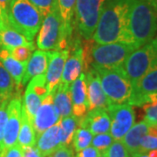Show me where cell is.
I'll use <instances>...</instances> for the list:
<instances>
[{
  "label": "cell",
  "instance_id": "5b68a950",
  "mask_svg": "<svg viewBox=\"0 0 157 157\" xmlns=\"http://www.w3.org/2000/svg\"><path fill=\"white\" fill-rule=\"evenodd\" d=\"M71 39L63 25L58 6L44 17L37 36L39 50L54 51L68 48Z\"/></svg>",
  "mask_w": 157,
  "mask_h": 157
},
{
  "label": "cell",
  "instance_id": "f546056e",
  "mask_svg": "<svg viewBox=\"0 0 157 157\" xmlns=\"http://www.w3.org/2000/svg\"><path fill=\"white\" fill-rule=\"evenodd\" d=\"M151 150H157V125L149 126L140 142V154Z\"/></svg>",
  "mask_w": 157,
  "mask_h": 157
},
{
  "label": "cell",
  "instance_id": "277c9868",
  "mask_svg": "<svg viewBox=\"0 0 157 157\" xmlns=\"http://www.w3.org/2000/svg\"><path fill=\"white\" fill-rule=\"evenodd\" d=\"M7 22L13 29L33 42L43 17L29 0H11L6 11Z\"/></svg>",
  "mask_w": 157,
  "mask_h": 157
},
{
  "label": "cell",
  "instance_id": "681fc988",
  "mask_svg": "<svg viewBox=\"0 0 157 157\" xmlns=\"http://www.w3.org/2000/svg\"><path fill=\"white\" fill-rule=\"evenodd\" d=\"M0 155H1V152H0Z\"/></svg>",
  "mask_w": 157,
  "mask_h": 157
},
{
  "label": "cell",
  "instance_id": "cb8c5ba5",
  "mask_svg": "<svg viewBox=\"0 0 157 157\" xmlns=\"http://www.w3.org/2000/svg\"><path fill=\"white\" fill-rule=\"evenodd\" d=\"M70 86L59 83L53 94V102L57 112L60 118L73 115L72 100L70 94Z\"/></svg>",
  "mask_w": 157,
  "mask_h": 157
},
{
  "label": "cell",
  "instance_id": "ab89813d",
  "mask_svg": "<svg viewBox=\"0 0 157 157\" xmlns=\"http://www.w3.org/2000/svg\"><path fill=\"white\" fill-rule=\"evenodd\" d=\"M22 157H42L36 147H31L23 149Z\"/></svg>",
  "mask_w": 157,
  "mask_h": 157
},
{
  "label": "cell",
  "instance_id": "ee69618b",
  "mask_svg": "<svg viewBox=\"0 0 157 157\" xmlns=\"http://www.w3.org/2000/svg\"><path fill=\"white\" fill-rule=\"evenodd\" d=\"M2 19H7V15H6V11L2 9V7L0 6V20Z\"/></svg>",
  "mask_w": 157,
  "mask_h": 157
},
{
  "label": "cell",
  "instance_id": "b9f144b4",
  "mask_svg": "<svg viewBox=\"0 0 157 157\" xmlns=\"http://www.w3.org/2000/svg\"><path fill=\"white\" fill-rule=\"evenodd\" d=\"M11 1V0H0V6L2 7V9L5 10L6 11H7L8 6L10 5Z\"/></svg>",
  "mask_w": 157,
  "mask_h": 157
},
{
  "label": "cell",
  "instance_id": "4dcf8cb0",
  "mask_svg": "<svg viewBox=\"0 0 157 157\" xmlns=\"http://www.w3.org/2000/svg\"><path fill=\"white\" fill-rule=\"evenodd\" d=\"M113 140H114L113 139V137L109 133L99 134V135H95L94 136H93L91 145L100 152L101 155H102L109 147L111 146Z\"/></svg>",
  "mask_w": 157,
  "mask_h": 157
},
{
  "label": "cell",
  "instance_id": "9c48e42d",
  "mask_svg": "<svg viewBox=\"0 0 157 157\" xmlns=\"http://www.w3.org/2000/svg\"><path fill=\"white\" fill-rule=\"evenodd\" d=\"M111 126L109 134L114 140H121L135 122V113L128 103L111 104L107 108Z\"/></svg>",
  "mask_w": 157,
  "mask_h": 157
},
{
  "label": "cell",
  "instance_id": "ac0fdd59",
  "mask_svg": "<svg viewBox=\"0 0 157 157\" xmlns=\"http://www.w3.org/2000/svg\"><path fill=\"white\" fill-rule=\"evenodd\" d=\"M111 121L107 109L97 108L90 110L78 121V127L88 129L93 135L109 133Z\"/></svg>",
  "mask_w": 157,
  "mask_h": 157
},
{
  "label": "cell",
  "instance_id": "7c38bea8",
  "mask_svg": "<svg viewBox=\"0 0 157 157\" xmlns=\"http://www.w3.org/2000/svg\"><path fill=\"white\" fill-rule=\"evenodd\" d=\"M47 95L46 80L45 74H39L32 78L25 89L23 105L32 121L42 101Z\"/></svg>",
  "mask_w": 157,
  "mask_h": 157
},
{
  "label": "cell",
  "instance_id": "e575fe53",
  "mask_svg": "<svg viewBox=\"0 0 157 157\" xmlns=\"http://www.w3.org/2000/svg\"><path fill=\"white\" fill-rule=\"evenodd\" d=\"M33 5L38 11L40 12L42 17H45L52 9L57 6V0H29Z\"/></svg>",
  "mask_w": 157,
  "mask_h": 157
},
{
  "label": "cell",
  "instance_id": "9a60e30c",
  "mask_svg": "<svg viewBox=\"0 0 157 157\" xmlns=\"http://www.w3.org/2000/svg\"><path fill=\"white\" fill-rule=\"evenodd\" d=\"M85 76L88 101V111L97 108L107 109L110 104L102 89L97 72L94 68H89L85 73Z\"/></svg>",
  "mask_w": 157,
  "mask_h": 157
},
{
  "label": "cell",
  "instance_id": "e0dca14e",
  "mask_svg": "<svg viewBox=\"0 0 157 157\" xmlns=\"http://www.w3.org/2000/svg\"><path fill=\"white\" fill-rule=\"evenodd\" d=\"M84 62H83V50L79 40H76L73 44L72 53L68 56L65 63L64 70L62 73L60 82L70 86L78 76L83 73Z\"/></svg>",
  "mask_w": 157,
  "mask_h": 157
},
{
  "label": "cell",
  "instance_id": "8d00e7d4",
  "mask_svg": "<svg viewBox=\"0 0 157 157\" xmlns=\"http://www.w3.org/2000/svg\"><path fill=\"white\" fill-rule=\"evenodd\" d=\"M48 157H74L72 146H60Z\"/></svg>",
  "mask_w": 157,
  "mask_h": 157
},
{
  "label": "cell",
  "instance_id": "7402d4cb",
  "mask_svg": "<svg viewBox=\"0 0 157 157\" xmlns=\"http://www.w3.org/2000/svg\"><path fill=\"white\" fill-rule=\"evenodd\" d=\"M148 128L149 125L143 120L134 124V126L124 135L121 141L131 157L137 156L140 154V140L147 134Z\"/></svg>",
  "mask_w": 157,
  "mask_h": 157
},
{
  "label": "cell",
  "instance_id": "44dd1931",
  "mask_svg": "<svg viewBox=\"0 0 157 157\" xmlns=\"http://www.w3.org/2000/svg\"><path fill=\"white\" fill-rule=\"evenodd\" d=\"M50 57V51L35 50L29 59L25 73L22 79V86H25L32 78L39 75L45 74L47 70Z\"/></svg>",
  "mask_w": 157,
  "mask_h": 157
},
{
  "label": "cell",
  "instance_id": "d6a6232c",
  "mask_svg": "<svg viewBox=\"0 0 157 157\" xmlns=\"http://www.w3.org/2000/svg\"><path fill=\"white\" fill-rule=\"evenodd\" d=\"M11 98L6 99L0 105V152L4 150L3 140H4L5 129H6L7 118H8V105Z\"/></svg>",
  "mask_w": 157,
  "mask_h": 157
},
{
  "label": "cell",
  "instance_id": "3957f363",
  "mask_svg": "<svg viewBox=\"0 0 157 157\" xmlns=\"http://www.w3.org/2000/svg\"><path fill=\"white\" fill-rule=\"evenodd\" d=\"M157 34V12L144 0H131L128 17V42L137 48Z\"/></svg>",
  "mask_w": 157,
  "mask_h": 157
},
{
  "label": "cell",
  "instance_id": "30bf717a",
  "mask_svg": "<svg viewBox=\"0 0 157 157\" xmlns=\"http://www.w3.org/2000/svg\"><path fill=\"white\" fill-rule=\"evenodd\" d=\"M157 101V64L132 87L128 104L142 107Z\"/></svg>",
  "mask_w": 157,
  "mask_h": 157
},
{
  "label": "cell",
  "instance_id": "ffe728a7",
  "mask_svg": "<svg viewBox=\"0 0 157 157\" xmlns=\"http://www.w3.org/2000/svg\"><path fill=\"white\" fill-rule=\"evenodd\" d=\"M0 41L3 48L9 52L22 45L35 48L33 42L29 41L24 35L12 28L7 22V19L0 20Z\"/></svg>",
  "mask_w": 157,
  "mask_h": 157
},
{
  "label": "cell",
  "instance_id": "52a82bcc",
  "mask_svg": "<svg viewBox=\"0 0 157 157\" xmlns=\"http://www.w3.org/2000/svg\"><path fill=\"white\" fill-rule=\"evenodd\" d=\"M157 64V37L135 50L126 59L121 68L132 87Z\"/></svg>",
  "mask_w": 157,
  "mask_h": 157
},
{
  "label": "cell",
  "instance_id": "7bdbcfd3",
  "mask_svg": "<svg viewBox=\"0 0 157 157\" xmlns=\"http://www.w3.org/2000/svg\"><path fill=\"white\" fill-rule=\"evenodd\" d=\"M157 12V0H144Z\"/></svg>",
  "mask_w": 157,
  "mask_h": 157
},
{
  "label": "cell",
  "instance_id": "8fae6325",
  "mask_svg": "<svg viewBox=\"0 0 157 157\" xmlns=\"http://www.w3.org/2000/svg\"><path fill=\"white\" fill-rule=\"evenodd\" d=\"M20 94V89H17V93L13 94L9 101L8 118L3 140L4 149L9 148L17 144V136L21 124L23 108V99Z\"/></svg>",
  "mask_w": 157,
  "mask_h": 157
},
{
  "label": "cell",
  "instance_id": "60d3db41",
  "mask_svg": "<svg viewBox=\"0 0 157 157\" xmlns=\"http://www.w3.org/2000/svg\"><path fill=\"white\" fill-rule=\"evenodd\" d=\"M135 157H157V150H151V151L141 153Z\"/></svg>",
  "mask_w": 157,
  "mask_h": 157
},
{
  "label": "cell",
  "instance_id": "f6af8a7d",
  "mask_svg": "<svg viewBox=\"0 0 157 157\" xmlns=\"http://www.w3.org/2000/svg\"><path fill=\"white\" fill-rule=\"evenodd\" d=\"M6 99H8V98H4V97H2V96L0 95V105L2 104V102L5 101Z\"/></svg>",
  "mask_w": 157,
  "mask_h": 157
},
{
  "label": "cell",
  "instance_id": "2e32d148",
  "mask_svg": "<svg viewBox=\"0 0 157 157\" xmlns=\"http://www.w3.org/2000/svg\"><path fill=\"white\" fill-rule=\"evenodd\" d=\"M69 88L72 100L73 115L79 121L88 112V101L85 73H81L78 78L72 82Z\"/></svg>",
  "mask_w": 157,
  "mask_h": 157
},
{
  "label": "cell",
  "instance_id": "8992f818",
  "mask_svg": "<svg viewBox=\"0 0 157 157\" xmlns=\"http://www.w3.org/2000/svg\"><path fill=\"white\" fill-rule=\"evenodd\" d=\"M101 80V86L109 104L128 103L132 85L121 67L117 68H94Z\"/></svg>",
  "mask_w": 157,
  "mask_h": 157
},
{
  "label": "cell",
  "instance_id": "d590c367",
  "mask_svg": "<svg viewBox=\"0 0 157 157\" xmlns=\"http://www.w3.org/2000/svg\"><path fill=\"white\" fill-rule=\"evenodd\" d=\"M144 121L149 126L157 125V101L143 106Z\"/></svg>",
  "mask_w": 157,
  "mask_h": 157
},
{
  "label": "cell",
  "instance_id": "bcb514c9",
  "mask_svg": "<svg viewBox=\"0 0 157 157\" xmlns=\"http://www.w3.org/2000/svg\"><path fill=\"white\" fill-rule=\"evenodd\" d=\"M99 157H107V156H105L104 155H99Z\"/></svg>",
  "mask_w": 157,
  "mask_h": 157
},
{
  "label": "cell",
  "instance_id": "6da1fadb",
  "mask_svg": "<svg viewBox=\"0 0 157 157\" xmlns=\"http://www.w3.org/2000/svg\"><path fill=\"white\" fill-rule=\"evenodd\" d=\"M131 0H106L93 36L96 44L128 42V17ZM129 44V43H128Z\"/></svg>",
  "mask_w": 157,
  "mask_h": 157
},
{
  "label": "cell",
  "instance_id": "4316f807",
  "mask_svg": "<svg viewBox=\"0 0 157 157\" xmlns=\"http://www.w3.org/2000/svg\"><path fill=\"white\" fill-rule=\"evenodd\" d=\"M61 146H71L76 129L78 127V120L73 115L61 118L59 121Z\"/></svg>",
  "mask_w": 157,
  "mask_h": 157
},
{
  "label": "cell",
  "instance_id": "836d02e7",
  "mask_svg": "<svg viewBox=\"0 0 157 157\" xmlns=\"http://www.w3.org/2000/svg\"><path fill=\"white\" fill-rule=\"evenodd\" d=\"M35 51V48L30 47V46H17L10 51L11 55L16 60L23 63H27L31 57L33 55V52Z\"/></svg>",
  "mask_w": 157,
  "mask_h": 157
},
{
  "label": "cell",
  "instance_id": "c3c4849f",
  "mask_svg": "<svg viewBox=\"0 0 157 157\" xmlns=\"http://www.w3.org/2000/svg\"><path fill=\"white\" fill-rule=\"evenodd\" d=\"M0 157H2V152H1V155H0Z\"/></svg>",
  "mask_w": 157,
  "mask_h": 157
},
{
  "label": "cell",
  "instance_id": "ba28073f",
  "mask_svg": "<svg viewBox=\"0 0 157 157\" xmlns=\"http://www.w3.org/2000/svg\"><path fill=\"white\" fill-rule=\"evenodd\" d=\"M106 0H76L73 27L85 39H92Z\"/></svg>",
  "mask_w": 157,
  "mask_h": 157
},
{
  "label": "cell",
  "instance_id": "484cf974",
  "mask_svg": "<svg viewBox=\"0 0 157 157\" xmlns=\"http://www.w3.org/2000/svg\"><path fill=\"white\" fill-rule=\"evenodd\" d=\"M57 6L65 30L68 36L72 38L76 0H57Z\"/></svg>",
  "mask_w": 157,
  "mask_h": 157
},
{
  "label": "cell",
  "instance_id": "1f68e13d",
  "mask_svg": "<svg viewBox=\"0 0 157 157\" xmlns=\"http://www.w3.org/2000/svg\"><path fill=\"white\" fill-rule=\"evenodd\" d=\"M102 155L107 157H131L121 140H113L111 146Z\"/></svg>",
  "mask_w": 157,
  "mask_h": 157
},
{
  "label": "cell",
  "instance_id": "f1b7e54d",
  "mask_svg": "<svg viewBox=\"0 0 157 157\" xmlns=\"http://www.w3.org/2000/svg\"><path fill=\"white\" fill-rule=\"evenodd\" d=\"M93 135L88 129L78 127L76 129L73 138V148L75 152H78L89 147L92 142Z\"/></svg>",
  "mask_w": 157,
  "mask_h": 157
},
{
  "label": "cell",
  "instance_id": "83f0119b",
  "mask_svg": "<svg viewBox=\"0 0 157 157\" xmlns=\"http://www.w3.org/2000/svg\"><path fill=\"white\" fill-rule=\"evenodd\" d=\"M15 87L13 78L0 61V95L4 98H11L14 94Z\"/></svg>",
  "mask_w": 157,
  "mask_h": 157
},
{
  "label": "cell",
  "instance_id": "7dc6e473",
  "mask_svg": "<svg viewBox=\"0 0 157 157\" xmlns=\"http://www.w3.org/2000/svg\"><path fill=\"white\" fill-rule=\"evenodd\" d=\"M1 46H2V45H1V41H0V48H1Z\"/></svg>",
  "mask_w": 157,
  "mask_h": 157
},
{
  "label": "cell",
  "instance_id": "5bb4252c",
  "mask_svg": "<svg viewBox=\"0 0 157 157\" xmlns=\"http://www.w3.org/2000/svg\"><path fill=\"white\" fill-rule=\"evenodd\" d=\"M70 54L69 48L50 51L48 67L45 73L47 94H52L60 83L65 63Z\"/></svg>",
  "mask_w": 157,
  "mask_h": 157
},
{
  "label": "cell",
  "instance_id": "74e56055",
  "mask_svg": "<svg viewBox=\"0 0 157 157\" xmlns=\"http://www.w3.org/2000/svg\"><path fill=\"white\" fill-rule=\"evenodd\" d=\"M23 149L17 144L2 151V157H22Z\"/></svg>",
  "mask_w": 157,
  "mask_h": 157
},
{
  "label": "cell",
  "instance_id": "d4e9b609",
  "mask_svg": "<svg viewBox=\"0 0 157 157\" xmlns=\"http://www.w3.org/2000/svg\"><path fill=\"white\" fill-rule=\"evenodd\" d=\"M36 140H37V137H36L33 123L30 121L23 105L21 124H20V128H19L18 136H17V144L22 149H24L26 147H35Z\"/></svg>",
  "mask_w": 157,
  "mask_h": 157
},
{
  "label": "cell",
  "instance_id": "603a6c76",
  "mask_svg": "<svg viewBox=\"0 0 157 157\" xmlns=\"http://www.w3.org/2000/svg\"><path fill=\"white\" fill-rule=\"evenodd\" d=\"M0 61L13 78L16 89H20L22 86L23 77L25 73L28 62L23 63L17 61L11 56L10 52L5 48L0 50Z\"/></svg>",
  "mask_w": 157,
  "mask_h": 157
},
{
  "label": "cell",
  "instance_id": "f35d334b",
  "mask_svg": "<svg viewBox=\"0 0 157 157\" xmlns=\"http://www.w3.org/2000/svg\"><path fill=\"white\" fill-rule=\"evenodd\" d=\"M101 153L98 151L94 147L89 146L80 151L76 152L74 157H99Z\"/></svg>",
  "mask_w": 157,
  "mask_h": 157
},
{
  "label": "cell",
  "instance_id": "d6986e66",
  "mask_svg": "<svg viewBox=\"0 0 157 157\" xmlns=\"http://www.w3.org/2000/svg\"><path fill=\"white\" fill-rule=\"evenodd\" d=\"M61 146L59 122L44 131L37 137L35 147L42 157H48Z\"/></svg>",
  "mask_w": 157,
  "mask_h": 157
},
{
  "label": "cell",
  "instance_id": "4fadbf2b",
  "mask_svg": "<svg viewBox=\"0 0 157 157\" xmlns=\"http://www.w3.org/2000/svg\"><path fill=\"white\" fill-rule=\"evenodd\" d=\"M60 119L61 118L54 106L53 94H49L42 101L32 121L36 137H38L46 129L59 123Z\"/></svg>",
  "mask_w": 157,
  "mask_h": 157
},
{
  "label": "cell",
  "instance_id": "7a4b0ae2",
  "mask_svg": "<svg viewBox=\"0 0 157 157\" xmlns=\"http://www.w3.org/2000/svg\"><path fill=\"white\" fill-rule=\"evenodd\" d=\"M83 50V62L86 73L89 68H117L123 65L126 59L137 47L125 42L109 44H96L92 39H85Z\"/></svg>",
  "mask_w": 157,
  "mask_h": 157
}]
</instances>
